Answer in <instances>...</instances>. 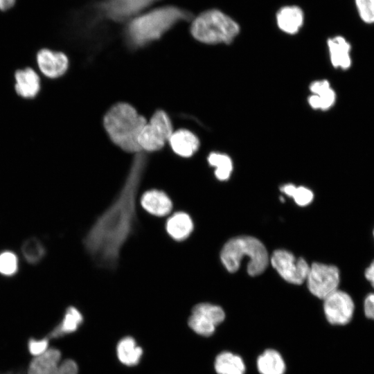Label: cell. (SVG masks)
Returning a JSON list of instances; mask_svg holds the SVG:
<instances>
[{"instance_id": "obj_16", "label": "cell", "mask_w": 374, "mask_h": 374, "mask_svg": "<svg viewBox=\"0 0 374 374\" xmlns=\"http://www.w3.org/2000/svg\"><path fill=\"white\" fill-rule=\"evenodd\" d=\"M310 89L312 95L308 98V103L313 109L327 110L335 103L336 95L328 80L314 81Z\"/></svg>"}, {"instance_id": "obj_23", "label": "cell", "mask_w": 374, "mask_h": 374, "mask_svg": "<svg viewBox=\"0 0 374 374\" xmlns=\"http://www.w3.org/2000/svg\"><path fill=\"white\" fill-rule=\"evenodd\" d=\"M83 317L78 309L69 307L66 309L61 323L50 333L49 337L57 338L75 331L82 323Z\"/></svg>"}, {"instance_id": "obj_10", "label": "cell", "mask_w": 374, "mask_h": 374, "mask_svg": "<svg viewBox=\"0 0 374 374\" xmlns=\"http://www.w3.org/2000/svg\"><path fill=\"white\" fill-rule=\"evenodd\" d=\"M323 301L324 313L331 324L345 325L351 320L355 305L348 293L337 290Z\"/></svg>"}, {"instance_id": "obj_21", "label": "cell", "mask_w": 374, "mask_h": 374, "mask_svg": "<svg viewBox=\"0 0 374 374\" xmlns=\"http://www.w3.org/2000/svg\"><path fill=\"white\" fill-rule=\"evenodd\" d=\"M215 370L217 374H244L245 366L240 356L225 351L215 358Z\"/></svg>"}, {"instance_id": "obj_13", "label": "cell", "mask_w": 374, "mask_h": 374, "mask_svg": "<svg viewBox=\"0 0 374 374\" xmlns=\"http://www.w3.org/2000/svg\"><path fill=\"white\" fill-rule=\"evenodd\" d=\"M157 0H107L102 8L114 20L125 19L141 11Z\"/></svg>"}, {"instance_id": "obj_5", "label": "cell", "mask_w": 374, "mask_h": 374, "mask_svg": "<svg viewBox=\"0 0 374 374\" xmlns=\"http://www.w3.org/2000/svg\"><path fill=\"white\" fill-rule=\"evenodd\" d=\"M171 120L163 110H157L143 127L138 143L142 151L152 152L162 149L173 133Z\"/></svg>"}, {"instance_id": "obj_19", "label": "cell", "mask_w": 374, "mask_h": 374, "mask_svg": "<svg viewBox=\"0 0 374 374\" xmlns=\"http://www.w3.org/2000/svg\"><path fill=\"white\" fill-rule=\"evenodd\" d=\"M193 229L190 217L183 212L172 215L166 222V231L175 240H183L188 237Z\"/></svg>"}, {"instance_id": "obj_27", "label": "cell", "mask_w": 374, "mask_h": 374, "mask_svg": "<svg viewBox=\"0 0 374 374\" xmlns=\"http://www.w3.org/2000/svg\"><path fill=\"white\" fill-rule=\"evenodd\" d=\"M19 268V261L17 255L11 251H4L0 253V274L5 276L15 275Z\"/></svg>"}, {"instance_id": "obj_20", "label": "cell", "mask_w": 374, "mask_h": 374, "mask_svg": "<svg viewBox=\"0 0 374 374\" xmlns=\"http://www.w3.org/2000/svg\"><path fill=\"white\" fill-rule=\"evenodd\" d=\"M258 370L261 374H284L285 365L282 356L273 349H267L257 359Z\"/></svg>"}, {"instance_id": "obj_3", "label": "cell", "mask_w": 374, "mask_h": 374, "mask_svg": "<svg viewBox=\"0 0 374 374\" xmlns=\"http://www.w3.org/2000/svg\"><path fill=\"white\" fill-rule=\"evenodd\" d=\"M247 256V272L251 276L261 274L269 263L264 244L252 236H238L229 240L221 251V260L229 272L236 271L241 260Z\"/></svg>"}, {"instance_id": "obj_24", "label": "cell", "mask_w": 374, "mask_h": 374, "mask_svg": "<svg viewBox=\"0 0 374 374\" xmlns=\"http://www.w3.org/2000/svg\"><path fill=\"white\" fill-rule=\"evenodd\" d=\"M208 162L215 168V175L219 180L229 178L233 170L232 161L229 156L222 153L212 152L208 157Z\"/></svg>"}, {"instance_id": "obj_32", "label": "cell", "mask_w": 374, "mask_h": 374, "mask_svg": "<svg viewBox=\"0 0 374 374\" xmlns=\"http://www.w3.org/2000/svg\"><path fill=\"white\" fill-rule=\"evenodd\" d=\"M17 0H0V10L6 12L14 7Z\"/></svg>"}, {"instance_id": "obj_6", "label": "cell", "mask_w": 374, "mask_h": 374, "mask_svg": "<svg viewBox=\"0 0 374 374\" xmlns=\"http://www.w3.org/2000/svg\"><path fill=\"white\" fill-rule=\"evenodd\" d=\"M305 280L310 292L319 299H324L338 290L339 271L334 265L314 262L310 266Z\"/></svg>"}, {"instance_id": "obj_28", "label": "cell", "mask_w": 374, "mask_h": 374, "mask_svg": "<svg viewBox=\"0 0 374 374\" xmlns=\"http://www.w3.org/2000/svg\"><path fill=\"white\" fill-rule=\"evenodd\" d=\"M360 19L365 24H374V0H354Z\"/></svg>"}, {"instance_id": "obj_7", "label": "cell", "mask_w": 374, "mask_h": 374, "mask_svg": "<svg viewBox=\"0 0 374 374\" xmlns=\"http://www.w3.org/2000/svg\"><path fill=\"white\" fill-rule=\"evenodd\" d=\"M273 267L288 283L300 285L307 278L310 266L303 258H296L290 251L278 249L270 258Z\"/></svg>"}, {"instance_id": "obj_14", "label": "cell", "mask_w": 374, "mask_h": 374, "mask_svg": "<svg viewBox=\"0 0 374 374\" xmlns=\"http://www.w3.org/2000/svg\"><path fill=\"white\" fill-rule=\"evenodd\" d=\"M172 151L179 157L188 158L199 149V140L191 131L180 129L173 132L168 140Z\"/></svg>"}, {"instance_id": "obj_22", "label": "cell", "mask_w": 374, "mask_h": 374, "mask_svg": "<svg viewBox=\"0 0 374 374\" xmlns=\"http://www.w3.org/2000/svg\"><path fill=\"white\" fill-rule=\"evenodd\" d=\"M116 350L120 362L130 366L136 365L143 354L142 348L130 337L122 339L117 345Z\"/></svg>"}, {"instance_id": "obj_11", "label": "cell", "mask_w": 374, "mask_h": 374, "mask_svg": "<svg viewBox=\"0 0 374 374\" xmlns=\"http://www.w3.org/2000/svg\"><path fill=\"white\" fill-rule=\"evenodd\" d=\"M36 64L41 75L50 80H57L67 73L69 59L61 51L44 47L36 53Z\"/></svg>"}, {"instance_id": "obj_9", "label": "cell", "mask_w": 374, "mask_h": 374, "mask_svg": "<svg viewBox=\"0 0 374 374\" xmlns=\"http://www.w3.org/2000/svg\"><path fill=\"white\" fill-rule=\"evenodd\" d=\"M61 353L56 348H48L30 362L28 374H78L76 363L72 359L60 362Z\"/></svg>"}, {"instance_id": "obj_17", "label": "cell", "mask_w": 374, "mask_h": 374, "mask_svg": "<svg viewBox=\"0 0 374 374\" xmlns=\"http://www.w3.org/2000/svg\"><path fill=\"white\" fill-rule=\"evenodd\" d=\"M327 44L332 66L342 69H348L351 65L350 43L344 37L337 35L328 39Z\"/></svg>"}, {"instance_id": "obj_15", "label": "cell", "mask_w": 374, "mask_h": 374, "mask_svg": "<svg viewBox=\"0 0 374 374\" xmlns=\"http://www.w3.org/2000/svg\"><path fill=\"white\" fill-rule=\"evenodd\" d=\"M141 204L145 211L156 216L166 215L172 208L169 197L156 189L146 191L141 198Z\"/></svg>"}, {"instance_id": "obj_31", "label": "cell", "mask_w": 374, "mask_h": 374, "mask_svg": "<svg viewBox=\"0 0 374 374\" xmlns=\"http://www.w3.org/2000/svg\"><path fill=\"white\" fill-rule=\"evenodd\" d=\"M366 279L374 287V260L371 262L369 266L366 269L364 272Z\"/></svg>"}, {"instance_id": "obj_4", "label": "cell", "mask_w": 374, "mask_h": 374, "mask_svg": "<svg viewBox=\"0 0 374 374\" xmlns=\"http://www.w3.org/2000/svg\"><path fill=\"white\" fill-rule=\"evenodd\" d=\"M240 31L238 24L218 10H208L194 19L190 33L199 42L208 44H229Z\"/></svg>"}, {"instance_id": "obj_26", "label": "cell", "mask_w": 374, "mask_h": 374, "mask_svg": "<svg viewBox=\"0 0 374 374\" xmlns=\"http://www.w3.org/2000/svg\"><path fill=\"white\" fill-rule=\"evenodd\" d=\"M280 190L285 195L292 197L299 206H306L313 199L312 192L303 186L296 187L293 184H288L283 186Z\"/></svg>"}, {"instance_id": "obj_8", "label": "cell", "mask_w": 374, "mask_h": 374, "mask_svg": "<svg viewBox=\"0 0 374 374\" xmlns=\"http://www.w3.org/2000/svg\"><path fill=\"white\" fill-rule=\"evenodd\" d=\"M225 318V314L220 306L207 303L196 305L188 319L189 327L197 334L208 337L212 335L216 326Z\"/></svg>"}, {"instance_id": "obj_29", "label": "cell", "mask_w": 374, "mask_h": 374, "mask_svg": "<svg viewBox=\"0 0 374 374\" xmlns=\"http://www.w3.org/2000/svg\"><path fill=\"white\" fill-rule=\"evenodd\" d=\"M48 339L44 338L42 339H32L28 342V350L31 355L35 357L41 355L48 349Z\"/></svg>"}, {"instance_id": "obj_25", "label": "cell", "mask_w": 374, "mask_h": 374, "mask_svg": "<svg viewBox=\"0 0 374 374\" xmlns=\"http://www.w3.org/2000/svg\"><path fill=\"white\" fill-rule=\"evenodd\" d=\"M21 252L28 262L36 264L44 258L46 251L44 245L39 240L31 238L23 243Z\"/></svg>"}, {"instance_id": "obj_30", "label": "cell", "mask_w": 374, "mask_h": 374, "mask_svg": "<svg viewBox=\"0 0 374 374\" xmlns=\"http://www.w3.org/2000/svg\"><path fill=\"white\" fill-rule=\"evenodd\" d=\"M364 310L366 317L374 319V292L366 296L364 303Z\"/></svg>"}, {"instance_id": "obj_1", "label": "cell", "mask_w": 374, "mask_h": 374, "mask_svg": "<svg viewBox=\"0 0 374 374\" xmlns=\"http://www.w3.org/2000/svg\"><path fill=\"white\" fill-rule=\"evenodd\" d=\"M146 123L145 118L127 103H116L103 118V125L111 141L129 153L141 152L138 138Z\"/></svg>"}, {"instance_id": "obj_33", "label": "cell", "mask_w": 374, "mask_h": 374, "mask_svg": "<svg viewBox=\"0 0 374 374\" xmlns=\"http://www.w3.org/2000/svg\"><path fill=\"white\" fill-rule=\"evenodd\" d=\"M373 238H374V229H373Z\"/></svg>"}, {"instance_id": "obj_2", "label": "cell", "mask_w": 374, "mask_h": 374, "mask_svg": "<svg viewBox=\"0 0 374 374\" xmlns=\"http://www.w3.org/2000/svg\"><path fill=\"white\" fill-rule=\"evenodd\" d=\"M191 15L177 7L165 6L137 17L127 26V35L134 46H142L161 37L173 25Z\"/></svg>"}, {"instance_id": "obj_18", "label": "cell", "mask_w": 374, "mask_h": 374, "mask_svg": "<svg viewBox=\"0 0 374 374\" xmlns=\"http://www.w3.org/2000/svg\"><path fill=\"white\" fill-rule=\"evenodd\" d=\"M276 20L281 30L289 34H294L303 25V13L298 6H285L278 10Z\"/></svg>"}, {"instance_id": "obj_12", "label": "cell", "mask_w": 374, "mask_h": 374, "mask_svg": "<svg viewBox=\"0 0 374 374\" xmlns=\"http://www.w3.org/2000/svg\"><path fill=\"white\" fill-rule=\"evenodd\" d=\"M14 89L18 96L24 99H33L40 91L41 77L32 67L19 69L14 73Z\"/></svg>"}]
</instances>
